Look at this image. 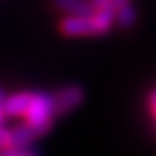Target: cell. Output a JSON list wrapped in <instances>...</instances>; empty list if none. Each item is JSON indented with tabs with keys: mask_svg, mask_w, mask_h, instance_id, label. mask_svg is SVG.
I'll return each instance as SVG.
<instances>
[{
	"mask_svg": "<svg viewBox=\"0 0 156 156\" xmlns=\"http://www.w3.org/2000/svg\"><path fill=\"white\" fill-rule=\"evenodd\" d=\"M30 97L32 93H29V91H21V93L6 96L3 101L5 116H23L30 102Z\"/></svg>",
	"mask_w": 156,
	"mask_h": 156,
	"instance_id": "5",
	"label": "cell"
},
{
	"mask_svg": "<svg viewBox=\"0 0 156 156\" xmlns=\"http://www.w3.org/2000/svg\"><path fill=\"white\" fill-rule=\"evenodd\" d=\"M18 154L19 156H37V153H35L34 150H30V148H23V150H18Z\"/></svg>",
	"mask_w": 156,
	"mask_h": 156,
	"instance_id": "13",
	"label": "cell"
},
{
	"mask_svg": "<svg viewBox=\"0 0 156 156\" xmlns=\"http://www.w3.org/2000/svg\"><path fill=\"white\" fill-rule=\"evenodd\" d=\"M126 3H131V0H108V3L105 5V6H110V8L115 11V10L119 8V6H123Z\"/></svg>",
	"mask_w": 156,
	"mask_h": 156,
	"instance_id": "8",
	"label": "cell"
},
{
	"mask_svg": "<svg viewBox=\"0 0 156 156\" xmlns=\"http://www.w3.org/2000/svg\"><path fill=\"white\" fill-rule=\"evenodd\" d=\"M115 21L121 27L127 29V27L134 26V23L137 21V10L134 8L131 3H126L123 6H119L118 10H115Z\"/></svg>",
	"mask_w": 156,
	"mask_h": 156,
	"instance_id": "7",
	"label": "cell"
},
{
	"mask_svg": "<svg viewBox=\"0 0 156 156\" xmlns=\"http://www.w3.org/2000/svg\"><path fill=\"white\" fill-rule=\"evenodd\" d=\"M26 124L30 126L37 137L45 136L53 126L54 107H53V99L51 94L48 93H32L30 102L27 105V110L24 112Z\"/></svg>",
	"mask_w": 156,
	"mask_h": 156,
	"instance_id": "2",
	"label": "cell"
},
{
	"mask_svg": "<svg viewBox=\"0 0 156 156\" xmlns=\"http://www.w3.org/2000/svg\"><path fill=\"white\" fill-rule=\"evenodd\" d=\"M54 115H66V113L75 110L78 105L84 101V91L78 84H69L61 88L56 94H51Z\"/></svg>",
	"mask_w": 156,
	"mask_h": 156,
	"instance_id": "3",
	"label": "cell"
},
{
	"mask_svg": "<svg viewBox=\"0 0 156 156\" xmlns=\"http://www.w3.org/2000/svg\"><path fill=\"white\" fill-rule=\"evenodd\" d=\"M6 142H8V129L0 126V150L6 147Z\"/></svg>",
	"mask_w": 156,
	"mask_h": 156,
	"instance_id": "9",
	"label": "cell"
},
{
	"mask_svg": "<svg viewBox=\"0 0 156 156\" xmlns=\"http://www.w3.org/2000/svg\"><path fill=\"white\" fill-rule=\"evenodd\" d=\"M34 139H37V134L34 132V129L30 126L23 123V124H18L15 127H11V129H8V142H6V147L15 148V150L29 148V145L34 142Z\"/></svg>",
	"mask_w": 156,
	"mask_h": 156,
	"instance_id": "4",
	"label": "cell"
},
{
	"mask_svg": "<svg viewBox=\"0 0 156 156\" xmlns=\"http://www.w3.org/2000/svg\"><path fill=\"white\" fill-rule=\"evenodd\" d=\"M5 91L3 88H0V126L3 123V118H5V112H3V101H5Z\"/></svg>",
	"mask_w": 156,
	"mask_h": 156,
	"instance_id": "11",
	"label": "cell"
},
{
	"mask_svg": "<svg viewBox=\"0 0 156 156\" xmlns=\"http://www.w3.org/2000/svg\"><path fill=\"white\" fill-rule=\"evenodd\" d=\"M115 23V11L110 6L96 8L93 15L70 16L61 21L59 29L67 37H86V35H102L112 29Z\"/></svg>",
	"mask_w": 156,
	"mask_h": 156,
	"instance_id": "1",
	"label": "cell"
},
{
	"mask_svg": "<svg viewBox=\"0 0 156 156\" xmlns=\"http://www.w3.org/2000/svg\"><path fill=\"white\" fill-rule=\"evenodd\" d=\"M91 3L94 5V8H101V6H105L108 3V0H93Z\"/></svg>",
	"mask_w": 156,
	"mask_h": 156,
	"instance_id": "14",
	"label": "cell"
},
{
	"mask_svg": "<svg viewBox=\"0 0 156 156\" xmlns=\"http://www.w3.org/2000/svg\"><path fill=\"white\" fill-rule=\"evenodd\" d=\"M0 156H19V154H18V150H15V148L5 147L0 150Z\"/></svg>",
	"mask_w": 156,
	"mask_h": 156,
	"instance_id": "12",
	"label": "cell"
},
{
	"mask_svg": "<svg viewBox=\"0 0 156 156\" xmlns=\"http://www.w3.org/2000/svg\"><path fill=\"white\" fill-rule=\"evenodd\" d=\"M54 5L58 6V10L67 13L70 16L93 15L96 10L89 0H54Z\"/></svg>",
	"mask_w": 156,
	"mask_h": 156,
	"instance_id": "6",
	"label": "cell"
},
{
	"mask_svg": "<svg viewBox=\"0 0 156 156\" xmlns=\"http://www.w3.org/2000/svg\"><path fill=\"white\" fill-rule=\"evenodd\" d=\"M148 105H150V113H151V116L154 118V115H156V108H154V105H156V93H154V91H151V93H150Z\"/></svg>",
	"mask_w": 156,
	"mask_h": 156,
	"instance_id": "10",
	"label": "cell"
}]
</instances>
